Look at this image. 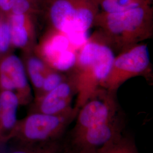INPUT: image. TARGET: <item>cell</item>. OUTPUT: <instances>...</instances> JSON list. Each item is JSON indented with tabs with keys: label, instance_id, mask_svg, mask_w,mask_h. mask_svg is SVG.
<instances>
[{
	"label": "cell",
	"instance_id": "10",
	"mask_svg": "<svg viewBox=\"0 0 153 153\" xmlns=\"http://www.w3.org/2000/svg\"><path fill=\"white\" fill-rule=\"evenodd\" d=\"M1 82L3 87L7 89H24L27 87V78L23 66L16 56L8 57L2 63Z\"/></svg>",
	"mask_w": 153,
	"mask_h": 153
},
{
	"label": "cell",
	"instance_id": "3",
	"mask_svg": "<svg viewBox=\"0 0 153 153\" xmlns=\"http://www.w3.org/2000/svg\"><path fill=\"white\" fill-rule=\"evenodd\" d=\"M99 11L98 0H51L48 13L55 30L71 38L94 27Z\"/></svg>",
	"mask_w": 153,
	"mask_h": 153
},
{
	"label": "cell",
	"instance_id": "2",
	"mask_svg": "<svg viewBox=\"0 0 153 153\" xmlns=\"http://www.w3.org/2000/svg\"><path fill=\"white\" fill-rule=\"evenodd\" d=\"M94 26L114 51L120 52L153 37V7L145 5L118 13L100 11Z\"/></svg>",
	"mask_w": 153,
	"mask_h": 153
},
{
	"label": "cell",
	"instance_id": "16",
	"mask_svg": "<svg viewBox=\"0 0 153 153\" xmlns=\"http://www.w3.org/2000/svg\"><path fill=\"white\" fill-rule=\"evenodd\" d=\"M34 6V0H15L11 10L14 14H27Z\"/></svg>",
	"mask_w": 153,
	"mask_h": 153
},
{
	"label": "cell",
	"instance_id": "12",
	"mask_svg": "<svg viewBox=\"0 0 153 153\" xmlns=\"http://www.w3.org/2000/svg\"><path fill=\"white\" fill-rule=\"evenodd\" d=\"M27 14H14L11 18V37L17 47H25L28 43L30 35L26 27Z\"/></svg>",
	"mask_w": 153,
	"mask_h": 153
},
{
	"label": "cell",
	"instance_id": "22",
	"mask_svg": "<svg viewBox=\"0 0 153 153\" xmlns=\"http://www.w3.org/2000/svg\"><path fill=\"white\" fill-rule=\"evenodd\" d=\"M145 1L148 2L149 5H151L152 4V2H153V0H145Z\"/></svg>",
	"mask_w": 153,
	"mask_h": 153
},
{
	"label": "cell",
	"instance_id": "19",
	"mask_svg": "<svg viewBox=\"0 0 153 153\" xmlns=\"http://www.w3.org/2000/svg\"><path fill=\"white\" fill-rule=\"evenodd\" d=\"M15 0H0V7L5 10L9 11L11 10Z\"/></svg>",
	"mask_w": 153,
	"mask_h": 153
},
{
	"label": "cell",
	"instance_id": "20",
	"mask_svg": "<svg viewBox=\"0 0 153 153\" xmlns=\"http://www.w3.org/2000/svg\"><path fill=\"white\" fill-rule=\"evenodd\" d=\"M120 140L118 142L115 143V144H114L112 146H111L110 148H108L103 153H121L120 147Z\"/></svg>",
	"mask_w": 153,
	"mask_h": 153
},
{
	"label": "cell",
	"instance_id": "23",
	"mask_svg": "<svg viewBox=\"0 0 153 153\" xmlns=\"http://www.w3.org/2000/svg\"><path fill=\"white\" fill-rule=\"evenodd\" d=\"M1 105H0V110H1Z\"/></svg>",
	"mask_w": 153,
	"mask_h": 153
},
{
	"label": "cell",
	"instance_id": "18",
	"mask_svg": "<svg viewBox=\"0 0 153 153\" xmlns=\"http://www.w3.org/2000/svg\"><path fill=\"white\" fill-rule=\"evenodd\" d=\"M120 147L121 153H138L134 144L128 138L121 137Z\"/></svg>",
	"mask_w": 153,
	"mask_h": 153
},
{
	"label": "cell",
	"instance_id": "17",
	"mask_svg": "<svg viewBox=\"0 0 153 153\" xmlns=\"http://www.w3.org/2000/svg\"><path fill=\"white\" fill-rule=\"evenodd\" d=\"M11 38V31L7 25L0 26V52H4L8 48Z\"/></svg>",
	"mask_w": 153,
	"mask_h": 153
},
{
	"label": "cell",
	"instance_id": "13",
	"mask_svg": "<svg viewBox=\"0 0 153 153\" xmlns=\"http://www.w3.org/2000/svg\"><path fill=\"white\" fill-rule=\"evenodd\" d=\"M98 1L100 11L105 13H118L149 5L145 0H98Z\"/></svg>",
	"mask_w": 153,
	"mask_h": 153
},
{
	"label": "cell",
	"instance_id": "8",
	"mask_svg": "<svg viewBox=\"0 0 153 153\" xmlns=\"http://www.w3.org/2000/svg\"><path fill=\"white\" fill-rule=\"evenodd\" d=\"M56 31L44 45V57L53 69L68 73L74 65L78 48L68 35Z\"/></svg>",
	"mask_w": 153,
	"mask_h": 153
},
{
	"label": "cell",
	"instance_id": "5",
	"mask_svg": "<svg viewBox=\"0 0 153 153\" xmlns=\"http://www.w3.org/2000/svg\"><path fill=\"white\" fill-rule=\"evenodd\" d=\"M123 121L119 114L108 122L71 134V153H103L122 136Z\"/></svg>",
	"mask_w": 153,
	"mask_h": 153
},
{
	"label": "cell",
	"instance_id": "9",
	"mask_svg": "<svg viewBox=\"0 0 153 153\" xmlns=\"http://www.w3.org/2000/svg\"><path fill=\"white\" fill-rule=\"evenodd\" d=\"M76 94V88L69 76L65 81L44 95L40 104V111L48 115L64 113L72 108L71 102Z\"/></svg>",
	"mask_w": 153,
	"mask_h": 153
},
{
	"label": "cell",
	"instance_id": "15",
	"mask_svg": "<svg viewBox=\"0 0 153 153\" xmlns=\"http://www.w3.org/2000/svg\"><path fill=\"white\" fill-rule=\"evenodd\" d=\"M68 74L65 73L56 71H48L44 77V82L42 88L45 94L53 90L61 83L68 78Z\"/></svg>",
	"mask_w": 153,
	"mask_h": 153
},
{
	"label": "cell",
	"instance_id": "7",
	"mask_svg": "<svg viewBox=\"0 0 153 153\" xmlns=\"http://www.w3.org/2000/svg\"><path fill=\"white\" fill-rule=\"evenodd\" d=\"M78 111L72 107L57 115L40 113L31 115L25 122L24 134L31 141H44L53 137H60L76 117Z\"/></svg>",
	"mask_w": 153,
	"mask_h": 153
},
{
	"label": "cell",
	"instance_id": "6",
	"mask_svg": "<svg viewBox=\"0 0 153 153\" xmlns=\"http://www.w3.org/2000/svg\"><path fill=\"white\" fill-rule=\"evenodd\" d=\"M116 91L99 88L79 109L71 134L114 119L119 108Z\"/></svg>",
	"mask_w": 153,
	"mask_h": 153
},
{
	"label": "cell",
	"instance_id": "21",
	"mask_svg": "<svg viewBox=\"0 0 153 153\" xmlns=\"http://www.w3.org/2000/svg\"><path fill=\"white\" fill-rule=\"evenodd\" d=\"M14 153H29L25 152H17ZM51 153H71V152L68 148L67 145L64 143V145H61L60 148L56 149L54 152Z\"/></svg>",
	"mask_w": 153,
	"mask_h": 153
},
{
	"label": "cell",
	"instance_id": "1",
	"mask_svg": "<svg viewBox=\"0 0 153 153\" xmlns=\"http://www.w3.org/2000/svg\"><path fill=\"white\" fill-rule=\"evenodd\" d=\"M114 58V50L98 29L81 45L74 65L67 73L76 88L74 108L79 109L100 88Z\"/></svg>",
	"mask_w": 153,
	"mask_h": 153
},
{
	"label": "cell",
	"instance_id": "14",
	"mask_svg": "<svg viewBox=\"0 0 153 153\" xmlns=\"http://www.w3.org/2000/svg\"><path fill=\"white\" fill-rule=\"evenodd\" d=\"M49 70L44 61L38 57H33L28 61V71L34 86L38 89L42 88L44 77Z\"/></svg>",
	"mask_w": 153,
	"mask_h": 153
},
{
	"label": "cell",
	"instance_id": "11",
	"mask_svg": "<svg viewBox=\"0 0 153 153\" xmlns=\"http://www.w3.org/2000/svg\"><path fill=\"white\" fill-rule=\"evenodd\" d=\"M0 105L3 110V124L6 128H10L14 125L16 121L18 98L14 93L6 91L2 93L0 97Z\"/></svg>",
	"mask_w": 153,
	"mask_h": 153
},
{
	"label": "cell",
	"instance_id": "4",
	"mask_svg": "<svg viewBox=\"0 0 153 153\" xmlns=\"http://www.w3.org/2000/svg\"><path fill=\"white\" fill-rule=\"evenodd\" d=\"M152 71L148 45L143 43L136 44L115 56L109 73L100 88L117 92L124 83L131 78L142 76L150 79Z\"/></svg>",
	"mask_w": 153,
	"mask_h": 153
}]
</instances>
